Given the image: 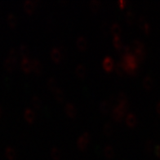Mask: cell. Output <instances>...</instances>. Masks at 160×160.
I'll list each match as a JSON object with an SVG mask.
<instances>
[{
    "label": "cell",
    "instance_id": "cell-1",
    "mask_svg": "<svg viewBox=\"0 0 160 160\" xmlns=\"http://www.w3.org/2000/svg\"><path fill=\"white\" fill-rule=\"evenodd\" d=\"M120 62L122 64L123 70H125V73L130 75H135L137 74L140 61L132 52L122 56Z\"/></svg>",
    "mask_w": 160,
    "mask_h": 160
},
{
    "label": "cell",
    "instance_id": "cell-2",
    "mask_svg": "<svg viewBox=\"0 0 160 160\" xmlns=\"http://www.w3.org/2000/svg\"><path fill=\"white\" fill-rule=\"evenodd\" d=\"M129 108V103L128 102H122V103H118V105H115L112 111V116L113 118L116 122H121L122 119L126 116V113Z\"/></svg>",
    "mask_w": 160,
    "mask_h": 160
},
{
    "label": "cell",
    "instance_id": "cell-3",
    "mask_svg": "<svg viewBox=\"0 0 160 160\" xmlns=\"http://www.w3.org/2000/svg\"><path fill=\"white\" fill-rule=\"evenodd\" d=\"M90 140V134L88 132L82 133V136H80L78 137V141H77V146H78V149H80L81 150H84L88 145Z\"/></svg>",
    "mask_w": 160,
    "mask_h": 160
},
{
    "label": "cell",
    "instance_id": "cell-4",
    "mask_svg": "<svg viewBox=\"0 0 160 160\" xmlns=\"http://www.w3.org/2000/svg\"><path fill=\"white\" fill-rule=\"evenodd\" d=\"M21 69L24 72H25L26 74H29L33 70L32 68V60L29 57H22L21 61Z\"/></svg>",
    "mask_w": 160,
    "mask_h": 160
},
{
    "label": "cell",
    "instance_id": "cell-5",
    "mask_svg": "<svg viewBox=\"0 0 160 160\" xmlns=\"http://www.w3.org/2000/svg\"><path fill=\"white\" fill-rule=\"evenodd\" d=\"M65 111L70 118H74L77 116L78 114V110L76 108L75 105L71 102H67L65 105Z\"/></svg>",
    "mask_w": 160,
    "mask_h": 160
},
{
    "label": "cell",
    "instance_id": "cell-6",
    "mask_svg": "<svg viewBox=\"0 0 160 160\" xmlns=\"http://www.w3.org/2000/svg\"><path fill=\"white\" fill-rule=\"evenodd\" d=\"M51 58L52 60L55 63H60L63 58V56L61 54V51H60L59 48L58 47H54L52 48L50 52Z\"/></svg>",
    "mask_w": 160,
    "mask_h": 160
},
{
    "label": "cell",
    "instance_id": "cell-7",
    "mask_svg": "<svg viewBox=\"0 0 160 160\" xmlns=\"http://www.w3.org/2000/svg\"><path fill=\"white\" fill-rule=\"evenodd\" d=\"M132 49V52H145V45L139 39H135L133 41Z\"/></svg>",
    "mask_w": 160,
    "mask_h": 160
},
{
    "label": "cell",
    "instance_id": "cell-8",
    "mask_svg": "<svg viewBox=\"0 0 160 160\" xmlns=\"http://www.w3.org/2000/svg\"><path fill=\"white\" fill-rule=\"evenodd\" d=\"M36 1L32 0H25L24 2V9L28 14H32L35 11Z\"/></svg>",
    "mask_w": 160,
    "mask_h": 160
},
{
    "label": "cell",
    "instance_id": "cell-9",
    "mask_svg": "<svg viewBox=\"0 0 160 160\" xmlns=\"http://www.w3.org/2000/svg\"><path fill=\"white\" fill-rule=\"evenodd\" d=\"M102 65L106 71L110 72L114 68V60L112 59V57H105V59L103 60V62H102Z\"/></svg>",
    "mask_w": 160,
    "mask_h": 160
},
{
    "label": "cell",
    "instance_id": "cell-10",
    "mask_svg": "<svg viewBox=\"0 0 160 160\" xmlns=\"http://www.w3.org/2000/svg\"><path fill=\"white\" fill-rule=\"evenodd\" d=\"M32 68H33V70H34V73L36 74H38V75L42 73V70H43L42 65L41 63V61L37 59V58H34V59L32 60Z\"/></svg>",
    "mask_w": 160,
    "mask_h": 160
},
{
    "label": "cell",
    "instance_id": "cell-11",
    "mask_svg": "<svg viewBox=\"0 0 160 160\" xmlns=\"http://www.w3.org/2000/svg\"><path fill=\"white\" fill-rule=\"evenodd\" d=\"M24 117L28 122L32 123L35 120V112L30 108H26L24 111Z\"/></svg>",
    "mask_w": 160,
    "mask_h": 160
},
{
    "label": "cell",
    "instance_id": "cell-12",
    "mask_svg": "<svg viewBox=\"0 0 160 160\" xmlns=\"http://www.w3.org/2000/svg\"><path fill=\"white\" fill-rule=\"evenodd\" d=\"M76 45L80 51L86 50L88 48V40L83 36H78L76 40Z\"/></svg>",
    "mask_w": 160,
    "mask_h": 160
},
{
    "label": "cell",
    "instance_id": "cell-13",
    "mask_svg": "<svg viewBox=\"0 0 160 160\" xmlns=\"http://www.w3.org/2000/svg\"><path fill=\"white\" fill-rule=\"evenodd\" d=\"M126 122L128 126L130 127V128H133L135 127L137 123V119L136 115L133 113H128V114L126 115Z\"/></svg>",
    "mask_w": 160,
    "mask_h": 160
},
{
    "label": "cell",
    "instance_id": "cell-14",
    "mask_svg": "<svg viewBox=\"0 0 160 160\" xmlns=\"http://www.w3.org/2000/svg\"><path fill=\"white\" fill-rule=\"evenodd\" d=\"M5 155L9 160H14L17 157V152L15 149L12 146H8L5 149Z\"/></svg>",
    "mask_w": 160,
    "mask_h": 160
},
{
    "label": "cell",
    "instance_id": "cell-15",
    "mask_svg": "<svg viewBox=\"0 0 160 160\" xmlns=\"http://www.w3.org/2000/svg\"><path fill=\"white\" fill-rule=\"evenodd\" d=\"M75 73L79 78H84L87 74V70L85 65H82V64H78L75 68Z\"/></svg>",
    "mask_w": 160,
    "mask_h": 160
},
{
    "label": "cell",
    "instance_id": "cell-16",
    "mask_svg": "<svg viewBox=\"0 0 160 160\" xmlns=\"http://www.w3.org/2000/svg\"><path fill=\"white\" fill-rule=\"evenodd\" d=\"M3 65H4V68L8 70V71L12 72L14 70V69H15L17 63H15L14 61H12L9 57H7L6 59L4 60Z\"/></svg>",
    "mask_w": 160,
    "mask_h": 160
},
{
    "label": "cell",
    "instance_id": "cell-17",
    "mask_svg": "<svg viewBox=\"0 0 160 160\" xmlns=\"http://www.w3.org/2000/svg\"><path fill=\"white\" fill-rule=\"evenodd\" d=\"M53 93H54V97H55L56 100L58 102H60V103L63 102L64 99H65V93H64V91L62 89L60 88H57L54 90Z\"/></svg>",
    "mask_w": 160,
    "mask_h": 160
},
{
    "label": "cell",
    "instance_id": "cell-18",
    "mask_svg": "<svg viewBox=\"0 0 160 160\" xmlns=\"http://www.w3.org/2000/svg\"><path fill=\"white\" fill-rule=\"evenodd\" d=\"M100 110H101L103 114H107L108 112L110 111V103L109 101H106V100H103L100 102L99 105Z\"/></svg>",
    "mask_w": 160,
    "mask_h": 160
},
{
    "label": "cell",
    "instance_id": "cell-19",
    "mask_svg": "<svg viewBox=\"0 0 160 160\" xmlns=\"http://www.w3.org/2000/svg\"><path fill=\"white\" fill-rule=\"evenodd\" d=\"M110 32H111L114 36H120V34L122 33L121 25L118 23H117V22L112 24L111 26H110Z\"/></svg>",
    "mask_w": 160,
    "mask_h": 160
},
{
    "label": "cell",
    "instance_id": "cell-20",
    "mask_svg": "<svg viewBox=\"0 0 160 160\" xmlns=\"http://www.w3.org/2000/svg\"><path fill=\"white\" fill-rule=\"evenodd\" d=\"M7 21H8V25H10L12 28H14L17 26V17H16L12 12H10L8 14V16H7Z\"/></svg>",
    "mask_w": 160,
    "mask_h": 160
},
{
    "label": "cell",
    "instance_id": "cell-21",
    "mask_svg": "<svg viewBox=\"0 0 160 160\" xmlns=\"http://www.w3.org/2000/svg\"><path fill=\"white\" fill-rule=\"evenodd\" d=\"M104 154L107 158H112L114 157V150L113 146L110 145H105V149H104Z\"/></svg>",
    "mask_w": 160,
    "mask_h": 160
},
{
    "label": "cell",
    "instance_id": "cell-22",
    "mask_svg": "<svg viewBox=\"0 0 160 160\" xmlns=\"http://www.w3.org/2000/svg\"><path fill=\"white\" fill-rule=\"evenodd\" d=\"M125 19H126V22L128 25H132L135 21V15L132 10H128L125 14Z\"/></svg>",
    "mask_w": 160,
    "mask_h": 160
},
{
    "label": "cell",
    "instance_id": "cell-23",
    "mask_svg": "<svg viewBox=\"0 0 160 160\" xmlns=\"http://www.w3.org/2000/svg\"><path fill=\"white\" fill-rule=\"evenodd\" d=\"M18 52H19L20 55L22 57H28L29 54H30V49L28 48V46L26 44H21L19 46V49H18Z\"/></svg>",
    "mask_w": 160,
    "mask_h": 160
},
{
    "label": "cell",
    "instance_id": "cell-24",
    "mask_svg": "<svg viewBox=\"0 0 160 160\" xmlns=\"http://www.w3.org/2000/svg\"><path fill=\"white\" fill-rule=\"evenodd\" d=\"M18 57H19V52H18V51H17L16 48H11L8 52L9 58H10L12 61H14L15 63L17 64Z\"/></svg>",
    "mask_w": 160,
    "mask_h": 160
},
{
    "label": "cell",
    "instance_id": "cell-25",
    "mask_svg": "<svg viewBox=\"0 0 160 160\" xmlns=\"http://www.w3.org/2000/svg\"><path fill=\"white\" fill-rule=\"evenodd\" d=\"M31 103L36 110H39L40 108L42 107V100H41V98L38 96H34V97H32Z\"/></svg>",
    "mask_w": 160,
    "mask_h": 160
},
{
    "label": "cell",
    "instance_id": "cell-26",
    "mask_svg": "<svg viewBox=\"0 0 160 160\" xmlns=\"http://www.w3.org/2000/svg\"><path fill=\"white\" fill-rule=\"evenodd\" d=\"M103 132L106 136H111L114 132L113 125L110 122H105L103 126Z\"/></svg>",
    "mask_w": 160,
    "mask_h": 160
},
{
    "label": "cell",
    "instance_id": "cell-27",
    "mask_svg": "<svg viewBox=\"0 0 160 160\" xmlns=\"http://www.w3.org/2000/svg\"><path fill=\"white\" fill-rule=\"evenodd\" d=\"M90 8L93 12H99L101 8V2L98 0H92L90 2Z\"/></svg>",
    "mask_w": 160,
    "mask_h": 160
},
{
    "label": "cell",
    "instance_id": "cell-28",
    "mask_svg": "<svg viewBox=\"0 0 160 160\" xmlns=\"http://www.w3.org/2000/svg\"><path fill=\"white\" fill-rule=\"evenodd\" d=\"M47 85H48V88L50 89L52 92H54L56 88H57V80L54 77H50V78L48 79L47 81Z\"/></svg>",
    "mask_w": 160,
    "mask_h": 160
},
{
    "label": "cell",
    "instance_id": "cell-29",
    "mask_svg": "<svg viewBox=\"0 0 160 160\" xmlns=\"http://www.w3.org/2000/svg\"><path fill=\"white\" fill-rule=\"evenodd\" d=\"M51 156L53 160H60L61 157V154L60 150L57 147H52L51 150Z\"/></svg>",
    "mask_w": 160,
    "mask_h": 160
},
{
    "label": "cell",
    "instance_id": "cell-30",
    "mask_svg": "<svg viewBox=\"0 0 160 160\" xmlns=\"http://www.w3.org/2000/svg\"><path fill=\"white\" fill-rule=\"evenodd\" d=\"M118 52L122 56L126 55V54H128V53L132 52V47L129 46L128 44H122V46L118 49Z\"/></svg>",
    "mask_w": 160,
    "mask_h": 160
},
{
    "label": "cell",
    "instance_id": "cell-31",
    "mask_svg": "<svg viewBox=\"0 0 160 160\" xmlns=\"http://www.w3.org/2000/svg\"><path fill=\"white\" fill-rule=\"evenodd\" d=\"M114 70H115L116 74H118V76H123L125 74V70H123V68H122V64H121V62H118V63L116 64L115 65H114Z\"/></svg>",
    "mask_w": 160,
    "mask_h": 160
},
{
    "label": "cell",
    "instance_id": "cell-32",
    "mask_svg": "<svg viewBox=\"0 0 160 160\" xmlns=\"http://www.w3.org/2000/svg\"><path fill=\"white\" fill-rule=\"evenodd\" d=\"M143 85L145 88H147V89L151 88L152 85H153V80H152V78H150L149 75L145 76V78H144Z\"/></svg>",
    "mask_w": 160,
    "mask_h": 160
},
{
    "label": "cell",
    "instance_id": "cell-33",
    "mask_svg": "<svg viewBox=\"0 0 160 160\" xmlns=\"http://www.w3.org/2000/svg\"><path fill=\"white\" fill-rule=\"evenodd\" d=\"M117 100L118 103H122V102H128V98H127L126 93L123 92H119L117 96Z\"/></svg>",
    "mask_w": 160,
    "mask_h": 160
},
{
    "label": "cell",
    "instance_id": "cell-34",
    "mask_svg": "<svg viewBox=\"0 0 160 160\" xmlns=\"http://www.w3.org/2000/svg\"><path fill=\"white\" fill-rule=\"evenodd\" d=\"M113 42H114V45L115 46V48L118 49V50L122 46V39H121V38H120V36H114Z\"/></svg>",
    "mask_w": 160,
    "mask_h": 160
},
{
    "label": "cell",
    "instance_id": "cell-35",
    "mask_svg": "<svg viewBox=\"0 0 160 160\" xmlns=\"http://www.w3.org/2000/svg\"><path fill=\"white\" fill-rule=\"evenodd\" d=\"M101 30L104 33V34H108L110 33V26L107 22H103L102 25H101Z\"/></svg>",
    "mask_w": 160,
    "mask_h": 160
},
{
    "label": "cell",
    "instance_id": "cell-36",
    "mask_svg": "<svg viewBox=\"0 0 160 160\" xmlns=\"http://www.w3.org/2000/svg\"><path fill=\"white\" fill-rule=\"evenodd\" d=\"M58 48H59L60 51H61V54H62V56H63V57H65V56H66V54H67V48H66V47H65V45H60Z\"/></svg>",
    "mask_w": 160,
    "mask_h": 160
},
{
    "label": "cell",
    "instance_id": "cell-37",
    "mask_svg": "<svg viewBox=\"0 0 160 160\" xmlns=\"http://www.w3.org/2000/svg\"><path fill=\"white\" fill-rule=\"evenodd\" d=\"M145 23H146V21H145V17H140L139 18H138V25H139L141 28L143 27Z\"/></svg>",
    "mask_w": 160,
    "mask_h": 160
},
{
    "label": "cell",
    "instance_id": "cell-38",
    "mask_svg": "<svg viewBox=\"0 0 160 160\" xmlns=\"http://www.w3.org/2000/svg\"><path fill=\"white\" fill-rule=\"evenodd\" d=\"M152 147V141H148L145 144V150H147V151H150L151 150Z\"/></svg>",
    "mask_w": 160,
    "mask_h": 160
},
{
    "label": "cell",
    "instance_id": "cell-39",
    "mask_svg": "<svg viewBox=\"0 0 160 160\" xmlns=\"http://www.w3.org/2000/svg\"><path fill=\"white\" fill-rule=\"evenodd\" d=\"M118 5L120 6V8H124L125 7L127 6V2L124 1V0H119V1H118Z\"/></svg>",
    "mask_w": 160,
    "mask_h": 160
},
{
    "label": "cell",
    "instance_id": "cell-40",
    "mask_svg": "<svg viewBox=\"0 0 160 160\" xmlns=\"http://www.w3.org/2000/svg\"><path fill=\"white\" fill-rule=\"evenodd\" d=\"M155 152L156 154H157V155H158V157H160V146H157V147H156Z\"/></svg>",
    "mask_w": 160,
    "mask_h": 160
},
{
    "label": "cell",
    "instance_id": "cell-41",
    "mask_svg": "<svg viewBox=\"0 0 160 160\" xmlns=\"http://www.w3.org/2000/svg\"><path fill=\"white\" fill-rule=\"evenodd\" d=\"M157 110H158V113H160V103L158 104V107H157Z\"/></svg>",
    "mask_w": 160,
    "mask_h": 160
},
{
    "label": "cell",
    "instance_id": "cell-42",
    "mask_svg": "<svg viewBox=\"0 0 160 160\" xmlns=\"http://www.w3.org/2000/svg\"><path fill=\"white\" fill-rule=\"evenodd\" d=\"M2 114V107H1V105H0V116Z\"/></svg>",
    "mask_w": 160,
    "mask_h": 160
}]
</instances>
